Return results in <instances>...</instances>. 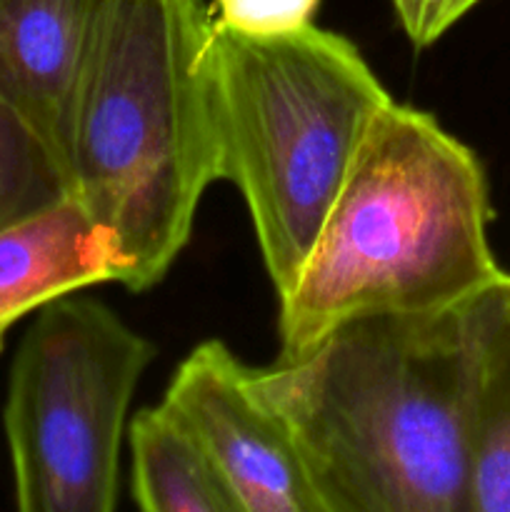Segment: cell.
I'll return each instance as SVG.
<instances>
[{"mask_svg":"<svg viewBox=\"0 0 510 512\" xmlns=\"http://www.w3.org/2000/svg\"><path fill=\"white\" fill-rule=\"evenodd\" d=\"M498 283L443 313L345 320L293 358L248 365L325 512H470L475 378Z\"/></svg>","mask_w":510,"mask_h":512,"instance_id":"obj_1","label":"cell"},{"mask_svg":"<svg viewBox=\"0 0 510 512\" xmlns=\"http://www.w3.org/2000/svg\"><path fill=\"white\" fill-rule=\"evenodd\" d=\"M478 155L425 110L390 100L370 123L323 228L278 295L280 358L345 320L443 313L503 280Z\"/></svg>","mask_w":510,"mask_h":512,"instance_id":"obj_2","label":"cell"},{"mask_svg":"<svg viewBox=\"0 0 510 512\" xmlns=\"http://www.w3.org/2000/svg\"><path fill=\"white\" fill-rule=\"evenodd\" d=\"M203 0H100L68 130L70 198L115 238L120 285L165 278L218 180Z\"/></svg>","mask_w":510,"mask_h":512,"instance_id":"obj_3","label":"cell"},{"mask_svg":"<svg viewBox=\"0 0 510 512\" xmlns=\"http://www.w3.org/2000/svg\"><path fill=\"white\" fill-rule=\"evenodd\" d=\"M218 180L240 190L275 295L308 258L375 115L393 100L348 38L315 23L205 48Z\"/></svg>","mask_w":510,"mask_h":512,"instance_id":"obj_4","label":"cell"},{"mask_svg":"<svg viewBox=\"0 0 510 512\" xmlns=\"http://www.w3.org/2000/svg\"><path fill=\"white\" fill-rule=\"evenodd\" d=\"M155 355L145 335L80 290L35 310L3 413L18 510H115L130 403Z\"/></svg>","mask_w":510,"mask_h":512,"instance_id":"obj_5","label":"cell"},{"mask_svg":"<svg viewBox=\"0 0 510 512\" xmlns=\"http://www.w3.org/2000/svg\"><path fill=\"white\" fill-rule=\"evenodd\" d=\"M163 403L193 430L240 512H325L288 425L223 340L190 350Z\"/></svg>","mask_w":510,"mask_h":512,"instance_id":"obj_6","label":"cell"},{"mask_svg":"<svg viewBox=\"0 0 510 512\" xmlns=\"http://www.w3.org/2000/svg\"><path fill=\"white\" fill-rule=\"evenodd\" d=\"M98 10L100 0H0V100L43 135L63 165Z\"/></svg>","mask_w":510,"mask_h":512,"instance_id":"obj_7","label":"cell"},{"mask_svg":"<svg viewBox=\"0 0 510 512\" xmlns=\"http://www.w3.org/2000/svg\"><path fill=\"white\" fill-rule=\"evenodd\" d=\"M113 235L75 198L0 233V348L3 335L40 305L98 283H120Z\"/></svg>","mask_w":510,"mask_h":512,"instance_id":"obj_8","label":"cell"},{"mask_svg":"<svg viewBox=\"0 0 510 512\" xmlns=\"http://www.w3.org/2000/svg\"><path fill=\"white\" fill-rule=\"evenodd\" d=\"M130 488L145 512H240L228 483L193 430L165 403L128 425Z\"/></svg>","mask_w":510,"mask_h":512,"instance_id":"obj_9","label":"cell"},{"mask_svg":"<svg viewBox=\"0 0 510 512\" xmlns=\"http://www.w3.org/2000/svg\"><path fill=\"white\" fill-rule=\"evenodd\" d=\"M470 512H510V273L480 345L470 420Z\"/></svg>","mask_w":510,"mask_h":512,"instance_id":"obj_10","label":"cell"},{"mask_svg":"<svg viewBox=\"0 0 510 512\" xmlns=\"http://www.w3.org/2000/svg\"><path fill=\"white\" fill-rule=\"evenodd\" d=\"M70 198L65 165L43 135L0 100V233Z\"/></svg>","mask_w":510,"mask_h":512,"instance_id":"obj_11","label":"cell"},{"mask_svg":"<svg viewBox=\"0 0 510 512\" xmlns=\"http://www.w3.org/2000/svg\"><path fill=\"white\" fill-rule=\"evenodd\" d=\"M320 0H218V23L243 35H283L315 23Z\"/></svg>","mask_w":510,"mask_h":512,"instance_id":"obj_12","label":"cell"},{"mask_svg":"<svg viewBox=\"0 0 510 512\" xmlns=\"http://www.w3.org/2000/svg\"><path fill=\"white\" fill-rule=\"evenodd\" d=\"M483 0H393L403 33L415 48H428Z\"/></svg>","mask_w":510,"mask_h":512,"instance_id":"obj_13","label":"cell"}]
</instances>
